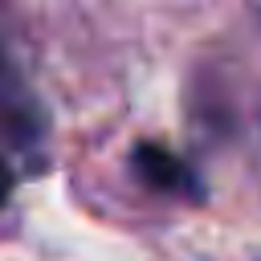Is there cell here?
I'll use <instances>...</instances> for the list:
<instances>
[{
  "mask_svg": "<svg viewBox=\"0 0 261 261\" xmlns=\"http://www.w3.org/2000/svg\"><path fill=\"white\" fill-rule=\"evenodd\" d=\"M8 192H12V175H8V167L0 163V204L8 200Z\"/></svg>",
  "mask_w": 261,
  "mask_h": 261,
  "instance_id": "cell-3",
  "label": "cell"
},
{
  "mask_svg": "<svg viewBox=\"0 0 261 261\" xmlns=\"http://www.w3.org/2000/svg\"><path fill=\"white\" fill-rule=\"evenodd\" d=\"M135 171H139L143 184H151V188H159V192L200 196V184H196L192 167H188L179 155H171V151H163V147H155V143H143V147L135 151Z\"/></svg>",
  "mask_w": 261,
  "mask_h": 261,
  "instance_id": "cell-1",
  "label": "cell"
},
{
  "mask_svg": "<svg viewBox=\"0 0 261 261\" xmlns=\"http://www.w3.org/2000/svg\"><path fill=\"white\" fill-rule=\"evenodd\" d=\"M12 82H16V77L8 73L4 53H0V114H4V118H16V126L29 135V126H33V122H29V106H24V98H20V90H16Z\"/></svg>",
  "mask_w": 261,
  "mask_h": 261,
  "instance_id": "cell-2",
  "label": "cell"
}]
</instances>
